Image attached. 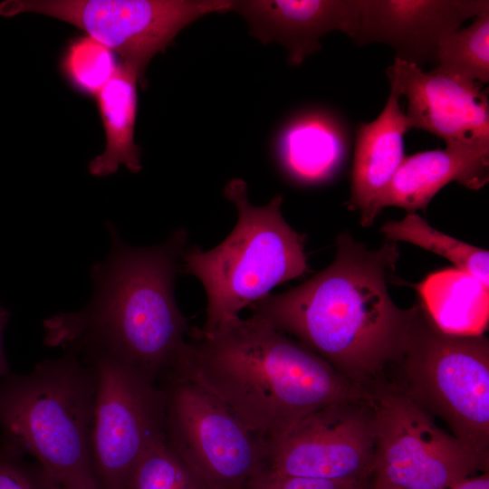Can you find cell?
I'll use <instances>...</instances> for the list:
<instances>
[{"label": "cell", "instance_id": "obj_6", "mask_svg": "<svg viewBox=\"0 0 489 489\" xmlns=\"http://www.w3.org/2000/svg\"><path fill=\"white\" fill-rule=\"evenodd\" d=\"M388 369L397 376L384 382L443 419L455 438L488 458L489 341L484 334L446 333L418 303L401 352Z\"/></svg>", "mask_w": 489, "mask_h": 489}, {"label": "cell", "instance_id": "obj_26", "mask_svg": "<svg viewBox=\"0 0 489 489\" xmlns=\"http://www.w3.org/2000/svg\"><path fill=\"white\" fill-rule=\"evenodd\" d=\"M9 318V312L0 304V379L11 372L4 347V335Z\"/></svg>", "mask_w": 489, "mask_h": 489}, {"label": "cell", "instance_id": "obj_25", "mask_svg": "<svg viewBox=\"0 0 489 489\" xmlns=\"http://www.w3.org/2000/svg\"><path fill=\"white\" fill-rule=\"evenodd\" d=\"M364 484L279 475L264 470L243 489H363Z\"/></svg>", "mask_w": 489, "mask_h": 489}, {"label": "cell", "instance_id": "obj_21", "mask_svg": "<svg viewBox=\"0 0 489 489\" xmlns=\"http://www.w3.org/2000/svg\"><path fill=\"white\" fill-rule=\"evenodd\" d=\"M436 67L481 84L489 82V6L470 25L441 40Z\"/></svg>", "mask_w": 489, "mask_h": 489}, {"label": "cell", "instance_id": "obj_15", "mask_svg": "<svg viewBox=\"0 0 489 489\" xmlns=\"http://www.w3.org/2000/svg\"><path fill=\"white\" fill-rule=\"evenodd\" d=\"M489 177V145L446 144L442 149L405 157L381 195L378 210L397 206L425 210L432 198L450 182L479 189Z\"/></svg>", "mask_w": 489, "mask_h": 489}, {"label": "cell", "instance_id": "obj_11", "mask_svg": "<svg viewBox=\"0 0 489 489\" xmlns=\"http://www.w3.org/2000/svg\"><path fill=\"white\" fill-rule=\"evenodd\" d=\"M375 458V419L364 396L324 407L270 446L267 471L364 484Z\"/></svg>", "mask_w": 489, "mask_h": 489}, {"label": "cell", "instance_id": "obj_19", "mask_svg": "<svg viewBox=\"0 0 489 489\" xmlns=\"http://www.w3.org/2000/svg\"><path fill=\"white\" fill-rule=\"evenodd\" d=\"M417 289L421 304L442 331L483 335L488 326L489 286L460 268L430 273Z\"/></svg>", "mask_w": 489, "mask_h": 489}, {"label": "cell", "instance_id": "obj_2", "mask_svg": "<svg viewBox=\"0 0 489 489\" xmlns=\"http://www.w3.org/2000/svg\"><path fill=\"white\" fill-rule=\"evenodd\" d=\"M190 340L173 367L223 402L269 447L331 404L365 395L326 360L262 317H235Z\"/></svg>", "mask_w": 489, "mask_h": 489}, {"label": "cell", "instance_id": "obj_4", "mask_svg": "<svg viewBox=\"0 0 489 489\" xmlns=\"http://www.w3.org/2000/svg\"><path fill=\"white\" fill-rule=\"evenodd\" d=\"M0 379V441L32 456L59 489H98L91 458L92 366L72 347Z\"/></svg>", "mask_w": 489, "mask_h": 489}, {"label": "cell", "instance_id": "obj_23", "mask_svg": "<svg viewBox=\"0 0 489 489\" xmlns=\"http://www.w3.org/2000/svg\"><path fill=\"white\" fill-rule=\"evenodd\" d=\"M118 64L113 51L89 35L72 41L62 59V69L74 87L97 95Z\"/></svg>", "mask_w": 489, "mask_h": 489}, {"label": "cell", "instance_id": "obj_7", "mask_svg": "<svg viewBox=\"0 0 489 489\" xmlns=\"http://www.w3.org/2000/svg\"><path fill=\"white\" fill-rule=\"evenodd\" d=\"M157 384L166 440L208 489H243L266 469L269 446L207 389L175 368Z\"/></svg>", "mask_w": 489, "mask_h": 489}, {"label": "cell", "instance_id": "obj_1", "mask_svg": "<svg viewBox=\"0 0 489 489\" xmlns=\"http://www.w3.org/2000/svg\"><path fill=\"white\" fill-rule=\"evenodd\" d=\"M399 253L389 241L369 250L349 234L338 236L333 263L302 284L268 294L252 306L277 330L367 389L398 357L417 304L401 309L388 283Z\"/></svg>", "mask_w": 489, "mask_h": 489}, {"label": "cell", "instance_id": "obj_14", "mask_svg": "<svg viewBox=\"0 0 489 489\" xmlns=\"http://www.w3.org/2000/svg\"><path fill=\"white\" fill-rule=\"evenodd\" d=\"M360 10V0H245L234 1L231 8L246 20L252 36L284 46L294 66L320 50L326 34L350 37Z\"/></svg>", "mask_w": 489, "mask_h": 489}, {"label": "cell", "instance_id": "obj_3", "mask_svg": "<svg viewBox=\"0 0 489 489\" xmlns=\"http://www.w3.org/2000/svg\"><path fill=\"white\" fill-rule=\"evenodd\" d=\"M111 240L106 260L94 264L93 296L80 312L43 321L48 346L101 350L156 382L181 357L189 328L174 295L187 248L186 230L163 244L133 247L107 222Z\"/></svg>", "mask_w": 489, "mask_h": 489}, {"label": "cell", "instance_id": "obj_20", "mask_svg": "<svg viewBox=\"0 0 489 489\" xmlns=\"http://www.w3.org/2000/svg\"><path fill=\"white\" fill-rule=\"evenodd\" d=\"M380 231L389 241L408 242L448 259L489 286V252L436 230L417 214L389 221Z\"/></svg>", "mask_w": 489, "mask_h": 489}, {"label": "cell", "instance_id": "obj_12", "mask_svg": "<svg viewBox=\"0 0 489 489\" xmlns=\"http://www.w3.org/2000/svg\"><path fill=\"white\" fill-rule=\"evenodd\" d=\"M389 85L407 99L410 129H418L446 144L489 145V102L482 84L435 67L398 59L386 69Z\"/></svg>", "mask_w": 489, "mask_h": 489}, {"label": "cell", "instance_id": "obj_8", "mask_svg": "<svg viewBox=\"0 0 489 489\" xmlns=\"http://www.w3.org/2000/svg\"><path fill=\"white\" fill-rule=\"evenodd\" d=\"M366 393L375 419L371 489H449L487 467V457L439 428L391 385L379 381Z\"/></svg>", "mask_w": 489, "mask_h": 489}, {"label": "cell", "instance_id": "obj_9", "mask_svg": "<svg viewBox=\"0 0 489 489\" xmlns=\"http://www.w3.org/2000/svg\"><path fill=\"white\" fill-rule=\"evenodd\" d=\"M72 348L96 375L90 448L97 487L123 489L143 454L165 436L164 394L133 367L97 350Z\"/></svg>", "mask_w": 489, "mask_h": 489}, {"label": "cell", "instance_id": "obj_22", "mask_svg": "<svg viewBox=\"0 0 489 489\" xmlns=\"http://www.w3.org/2000/svg\"><path fill=\"white\" fill-rule=\"evenodd\" d=\"M123 489H208L163 436L140 457Z\"/></svg>", "mask_w": 489, "mask_h": 489}, {"label": "cell", "instance_id": "obj_28", "mask_svg": "<svg viewBox=\"0 0 489 489\" xmlns=\"http://www.w3.org/2000/svg\"><path fill=\"white\" fill-rule=\"evenodd\" d=\"M363 489H370V488H367V487L365 486Z\"/></svg>", "mask_w": 489, "mask_h": 489}, {"label": "cell", "instance_id": "obj_18", "mask_svg": "<svg viewBox=\"0 0 489 489\" xmlns=\"http://www.w3.org/2000/svg\"><path fill=\"white\" fill-rule=\"evenodd\" d=\"M138 82H143L138 71L121 62L96 95L106 134V147L104 152L89 164L92 176L113 174L120 165L132 173L139 172L142 168L140 149L134 142Z\"/></svg>", "mask_w": 489, "mask_h": 489}, {"label": "cell", "instance_id": "obj_16", "mask_svg": "<svg viewBox=\"0 0 489 489\" xmlns=\"http://www.w3.org/2000/svg\"><path fill=\"white\" fill-rule=\"evenodd\" d=\"M399 99L400 95L390 86L388 101L378 118L355 128L348 206L360 212L364 226L372 225L379 215V200L405 158L404 136L410 128Z\"/></svg>", "mask_w": 489, "mask_h": 489}, {"label": "cell", "instance_id": "obj_13", "mask_svg": "<svg viewBox=\"0 0 489 489\" xmlns=\"http://www.w3.org/2000/svg\"><path fill=\"white\" fill-rule=\"evenodd\" d=\"M489 6L487 0H360L357 45L381 43L395 59L420 68L437 63L441 40Z\"/></svg>", "mask_w": 489, "mask_h": 489}, {"label": "cell", "instance_id": "obj_17", "mask_svg": "<svg viewBox=\"0 0 489 489\" xmlns=\"http://www.w3.org/2000/svg\"><path fill=\"white\" fill-rule=\"evenodd\" d=\"M349 131L339 117L309 109L289 118L278 129L273 153L282 172L303 186L331 180L349 157Z\"/></svg>", "mask_w": 489, "mask_h": 489}, {"label": "cell", "instance_id": "obj_5", "mask_svg": "<svg viewBox=\"0 0 489 489\" xmlns=\"http://www.w3.org/2000/svg\"><path fill=\"white\" fill-rule=\"evenodd\" d=\"M224 192L237 210L234 229L208 251L187 246L181 264V272L197 277L205 288L206 318L200 330L205 335L238 317L241 310L267 296L276 285L308 271L304 236L284 220L283 196L266 206H254L241 178L231 179Z\"/></svg>", "mask_w": 489, "mask_h": 489}, {"label": "cell", "instance_id": "obj_24", "mask_svg": "<svg viewBox=\"0 0 489 489\" xmlns=\"http://www.w3.org/2000/svg\"><path fill=\"white\" fill-rule=\"evenodd\" d=\"M0 489H59L45 475L37 463L0 441Z\"/></svg>", "mask_w": 489, "mask_h": 489}, {"label": "cell", "instance_id": "obj_27", "mask_svg": "<svg viewBox=\"0 0 489 489\" xmlns=\"http://www.w3.org/2000/svg\"><path fill=\"white\" fill-rule=\"evenodd\" d=\"M449 489H489L488 474L467 477Z\"/></svg>", "mask_w": 489, "mask_h": 489}, {"label": "cell", "instance_id": "obj_10", "mask_svg": "<svg viewBox=\"0 0 489 489\" xmlns=\"http://www.w3.org/2000/svg\"><path fill=\"white\" fill-rule=\"evenodd\" d=\"M232 0H7L0 15L36 13L84 31L130 64L142 79L151 58L197 19L231 11Z\"/></svg>", "mask_w": 489, "mask_h": 489}]
</instances>
